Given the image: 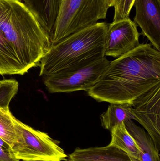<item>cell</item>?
Returning a JSON list of instances; mask_svg holds the SVG:
<instances>
[{"mask_svg":"<svg viewBox=\"0 0 160 161\" xmlns=\"http://www.w3.org/2000/svg\"><path fill=\"white\" fill-rule=\"evenodd\" d=\"M49 36L18 0H0V75H23L40 64L51 47Z\"/></svg>","mask_w":160,"mask_h":161,"instance_id":"obj_1","label":"cell"},{"mask_svg":"<svg viewBox=\"0 0 160 161\" xmlns=\"http://www.w3.org/2000/svg\"><path fill=\"white\" fill-rule=\"evenodd\" d=\"M160 83V52L151 44H140L110 62L98 81L87 91L99 102H132Z\"/></svg>","mask_w":160,"mask_h":161,"instance_id":"obj_2","label":"cell"},{"mask_svg":"<svg viewBox=\"0 0 160 161\" xmlns=\"http://www.w3.org/2000/svg\"><path fill=\"white\" fill-rule=\"evenodd\" d=\"M108 26L97 23L52 45L40 60L39 76L80 69L104 58Z\"/></svg>","mask_w":160,"mask_h":161,"instance_id":"obj_3","label":"cell"},{"mask_svg":"<svg viewBox=\"0 0 160 161\" xmlns=\"http://www.w3.org/2000/svg\"><path fill=\"white\" fill-rule=\"evenodd\" d=\"M109 8L106 0H58L51 45L106 19Z\"/></svg>","mask_w":160,"mask_h":161,"instance_id":"obj_4","label":"cell"},{"mask_svg":"<svg viewBox=\"0 0 160 161\" xmlns=\"http://www.w3.org/2000/svg\"><path fill=\"white\" fill-rule=\"evenodd\" d=\"M17 142L11 147L19 160L65 161L68 156L59 142L47 133L36 130L13 117Z\"/></svg>","mask_w":160,"mask_h":161,"instance_id":"obj_5","label":"cell"},{"mask_svg":"<svg viewBox=\"0 0 160 161\" xmlns=\"http://www.w3.org/2000/svg\"><path fill=\"white\" fill-rule=\"evenodd\" d=\"M110 63L105 57L86 67L43 76V81L50 93L87 92L98 81Z\"/></svg>","mask_w":160,"mask_h":161,"instance_id":"obj_6","label":"cell"},{"mask_svg":"<svg viewBox=\"0 0 160 161\" xmlns=\"http://www.w3.org/2000/svg\"><path fill=\"white\" fill-rule=\"evenodd\" d=\"M135 121L139 122L160 150V83L135 99L132 104Z\"/></svg>","mask_w":160,"mask_h":161,"instance_id":"obj_7","label":"cell"},{"mask_svg":"<svg viewBox=\"0 0 160 161\" xmlns=\"http://www.w3.org/2000/svg\"><path fill=\"white\" fill-rule=\"evenodd\" d=\"M137 25L129 18L109 24L105 41V56L120 57L139 46Z\"/></svg>","mask_w":160,"mask_h":161,"instance_id":"obj_8","label":"cell"},{"mask_svg":"<svg viewBox=\"0 0 160 161\" xmlns=\"http://www.w3.org/2000/svg\"><path fill=\"white\" fill-rule=\"evenodd\" d=\"M134 22L142 30V34L160 51V0H135Z\"/></svg>","mask_w":160,"mask_h":161,"instance_id":"obj_9","label":"cell"},{"mask_svg":"<svg viewBox=\"0 0 160 161\" xmlns=\"http://www.w3.org/2000/svg\"><path fill=\"white\" fill-rule=\"evenodd\" d=\"M67 161H132L128 154L109 144L103 147H77L68 156Z\"/></svg>","mask_w":160,"mask_h":161,"instance_id":"obj_10","label":"cell"},{"mask_svg":"<svg viewBox=\"0 0 160 161\" xmlns=\"http://www.w3.org/2000/svg\"><path fill=\"white\" fill-rule=\"evenodd\" d=\"M45 32L51 37L58 11V0H23Z\"/></svg>","mask_w":160,"mask_h":161,"instance_id":"obj_11","label":"cell"},{"mask_svg":"<svg viewBox=\"0 0 160 161\" xmlns=\"http://www.w3.org/2000/svg\"><path fill=\"white\" fill-rule=\"evenodd\" d=\"M126 128L139 147L140 161H160V151L157 149L149 134L132 120L124 122Z\"/></svg>","mask_w":160,"mask_h":161,"instance_id":"obj_12","label":"cell"},{"mask_svg":"<svg viewBox=\"0 0 160 161\" xmlns=\"http://www.w3.org/2000/svg\"><path fill=\"white\" fill-rule=\"evenodd\" d=\"M101 126L108 130L116 125L129 120H135L131 105L111 103L106 112L100 116Z\"/></svg>","mask_w":160,"mask_h":161,"instance_id":"obj_13","label":"cell"},{"mask_svg":"<svg viewBox=\"0 0 160 161\" xmlns=\"http://www.w3.org/2000/svg\"><path fill=\"white\" fill-rule=\"evenodd\" d=\"M110 131L111 140L110 144L120 148L130 157L139 159V147L135 139L126 128L125 123L116 125Z\"/></svg>","mask_w":160,"mask_h":161,"instance_id":"obj_14","label":"cell"},{"mask_svg":"<svg viewBox=\"0 0 160 161\" xmlns=\"http://www.w3.org/2000/svg\"><path fill=\"white\" fill-rule=\"evenodd\" d=\"M14 116L10 111L0 108V138L12 147L17 142Z\"/></svg>","mask_w":160,"mask_h":161,"instance_id":"obj_15","label":"cell"},{"mask_svg":"<svg viewBox=\"0 0 160 161\" xmlns=\"http://www.w3.org/2000/svg\"><path fill=\"white\" fill-rule=\"evenodd\" d=\"M18 82L15 79L0 81V108L9 111V103L18 92Z\"/></svg>","mask_w":160,"mask_h":161,"instance_id":"obj_16","label":"cell"},{"mask_svg":"<svg viewBox=\"0 0 160 161\" xmlns=\"http://www.w3.org/2000/svg\"><path fill=\"white\" fill-rule=\"evenodd\" d=\"M135 0H116L115 3L113 21L129 18Z\"/></svg>","mask_w":160,"mask_h":161,"instance_id":"obj_17","label":"cell"},{"mask_svg":"<svg viewBox=\"0 0 160 161\" xmlns=\"http://www.w3.org/2000/svg\"><path fill=\"white\" fill-rule=\"evenodd\" d=\"M0 161H20L12 154L11 150L0 146Z\"/></svg>","mask_w":160,"mask_h":161,"instance_id":"obj_18","label":"cell"},{"mask_svg":"<svg viewBox=\"0 0 160 161\" xmlns=\"http://www.w3.org/2000/svg\"><path fill=\"white\" fill-rule=\"evenodd\" d=\"M0 146L6 148V149L11 150V147L2 138H0Z\"/></svg>","mask_w":160,"mask_h":161,"instance_id":"obj_19","label":"cell"},{"mask_svg":"<svg viewBox=\"0 0 160 161\" xmlns=\"http://www.w3.org/2000/svg\"><path fill=\"white\" fill-rule=\"evenodd\" d=\"M116 1V0H106V2H107L109 8L111 7H114Z\"/></svg>","mask_w":160,"mask_h":161,"instance_id":"obj_20","label":"cell"},{"mask_svg":"<svg viewBox=\"0 0 160 161\" xmlns=\"http://www.w3.org/2000/svg\"><path fill=\"white\" fill-rule=\"evenodd\" d=\"M132 161H140L139 159L135 158H132V157H130Z\"/></svg>","mask_w":160,"mask_h":161,"instance_id":"obj_21","label":"cell"},{"mask_svg":"<svg viewBox=\"0 0 160 161\" xmlns=\"http://www.w3.org/2000/svg\"><path fill=\"white\" fill-rule=\"evenodd\" d=\"M23 161H42L23 160Z\"/></svg>","mask_w":160,"mask_h":161,"instance_id":"obj_22","label":"cell"},{"mask_svg":"<svg viewBox=\"0 0 160 161\" xmlns=\"http://www.w3.org/2000/svg\"><path fill=\"white\" fill-rule=\"evenodd\" d=\"M18 1H21V2L22 0H18Z\"/></svg>","mask_w":160,"mask_h":161,"instance_id":"obj_23","label":"cell"}]
</instances>
